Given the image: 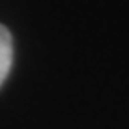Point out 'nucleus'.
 <instances>
[{
    "instance_id": "1",
    "label": "nucleus",
    "mask_w": 129,
    "mask_h": 129,
    "mask_svg": "<svg viewBox=\"0 0 129 129\" xmlns=\"http://www.w3.org/2000/svg\"><path fill=\"white\" fill-rule=\"evenodd\" d=\"M13 64V40L9 30L0 25V86L4 84V81L11 70Z\"/></svg>"
}]
</instances>
